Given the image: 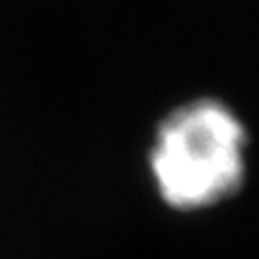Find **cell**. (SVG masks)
<instances>
[{
  "instance_id": "1",
  "label": "cell",
  "mask_w": 259,
  "mask_h": 259,
  "mask_svg": "<svg viewBox=\"0 0 259 259\" xmlns=\"http://www.w3.org/2000/svg\"><path fill=\"white\" fill-rule=\"evenodd\" d=\"M246 127L225 102L201 97L162 119L149 151L156 190L175 209H203L244 182Z\"/></svg>"
}]
</instances>
